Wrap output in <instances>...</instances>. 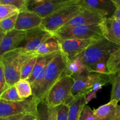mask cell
I'll return each instance as SVG.
<instances>
[{"instance_id":"obj_1","label":"cell","mask_w":120,"mask_h":120,"mask_svg":"<svg viewBox=\"0 0 120 120\" xmlns=\"http://www.w3.org/2000/svg\"><path fill=\"white\" fill-rule=\"evenodd\" d=\"M69 60L61 52L48 64L44 77L38 89L32 93V97L39 101L45 100L52 87L63 77Z\"/></svg>"},{"instance_id":"obj_2","label":"cell","mask_w":120,"mask_h":120,"mask_svg":"<svg viewBox=\"0 0 120 120\" xmlns=\"http://www.w3.org/2000/svg\"><path fill=\"white\" fill-rule=\"evenodd\" d=\"M35 56L36 55L16 49L0 56V66L3 68L7 84L9 87L15 86L21 79L22 67Z\"/></svg>"},{"instance_id":"obj_3","label":"cell","mask_w":120,"mask_h":120,"mask_svg":"<svg viewBox=\"0 0 120 120\" xmlns=\"http://www.w3.org/2000/svg\"><path fill=\"white\" fill-rule=\"evenodd\" d=\"M120 46L104 38L97 40L77 57L80 59L90 71L100 61L108 60L110 55Z\"/></svg>"},{"instance_id":"obj_4","label":"cell","mask_w":120,"mask_h":120,"mask_svg":"<svg viewBox=\"0 0 120 120\" xmlns=\"http://www.w3.org/2000/svg\"><path fill=\"white\" fill-rule=\"evenodd\" d=\"M83 8L75 0L71 4L59 9L50 16L43 19L41 28L53 34L82 12Z\"/></svg>"},{"instance_id":"obj_5","label":"cell","mask_w":120,"mask_h":120,"mask_svg":"<svg viewBox=\"0 0 120 120\" xmlns=\"http://www.w3.org/2000/svg\"><path fill=\"white\" fill-rule=\"evenodd\" d=\"M74 80L70 76H64L52 87L46 97V102L50 107L58 105H69L75 98L71 92Z\"/></svg>"},{"instance_id":"obj_6","label":"cell","mask_w":120,"mask_h":120,"mask_svg":"<svg viewBox=\"0 0 120 120\" xmlns=\"http://www.w3.org/2000/svg\"><path fill=\"white\" fill-rule=\"evenodd\" d=\"M53 35L58 41L66 39H98L103 38L100 24L62 28L54 33Z\"/></svg>"},{"instance_id":"obj_7","label":"cell","mask_w":120,"mask_h":120,"mask_svg":"<svg viewBox=\"0 0 120 120\" xmlns=\"http://www.w3.org/2000/svg\"><path fill=\"white\" fill-rule=\"evenodd\" d=\"M41 101L32 96L18 101H7L0 99V118L19 114H33L37 116L38 105Z\"/></svg>"},{"instance_id":"obj_8","label":"cell","mask_w":120,"mask_h":120,"mask_svg":"<svg viewBox=\"0 0 120 120\" xmlns=\"http://www.w3.org/2000/svg\"><path fill=\"white\" fill-rule=\"evenodd\" d=\"M71 77L74 80L71 92L75 96L80 94L87 96L92 91L96 83L104 82L109 83L110 82L109 73L101 74L94 71H86Z\"/></svg>"},{"instance_id":"obj_9","label":"cell","mask_w":120,"mask_h":120,"mask_svg":"<svg viewBox=\"0 0 120 120\" xmlns=\"http://www.w3.org/2000/svg\"><path fill=\"white\" fill-rule=\"evenodd\" d=\"M75 0H28L26 11L44 19L73 4Z\"/></svg>"},{"instance_id":"obj_10","label":"cell","mask_w":120,"mask_h":120,"mask_svg":"<svg viewBox=\"0 0 120 120\" xmlns=\"http://www.w3.org/2000/svg\"><path fill=\"white\" fill-rule=\"evenodd\" d=\"M53 36V34L46 31L41 27L32 29L27 30L25 38L18 49L23 52L35 55L38 47Z\"/></svg>"},{"instance_id":"obj_11","label":"cell","mask_w":120,"mask_h":120,"mask_svg":"<svg viewBox=\"0 0 120 120\" xmlns=\"http://www.w3.org/2000/svg\"><path fill=\"white\" fill-rule=\"evenodd\" d=\"M97 40L98 39H66L59 41V42L60 45L61 52L66 57L69 62H70L76 59Z\"/></svg>"},{"instance_id":"obj_12","label":"cell","mask_w":120,"mask_h":120,"mask_svg":"<svg viewBox=\"0 0 120 120\" xmlns=\"http://www.w3.org/2000/svg\"><path fill=\"white\" fill-rule=\"evenodd\" d=\"M83 9L91 11L104 18L111 17L117 8L112 0H76Z\"/></svg>"},{"instance_id":"obj_13","label":"cell","mask_w":120,"mask_h":120,"mask_svg":"<svg viewBox=\"0 0 120 120\" xmlns=\"http://www.w3.org/2000/svg\"><path fill=\"white\" fill-rule=\"evenodd\" d=\"M26 35V31L15 29L7 33L3 39L0 40V56L18 49Z\"/></svg>"},{"instance_id":"obj_14","label":"cell","mask_w":120,"mask_h":120,"mask_svg":"<svg viewBox=\"0 0 120 120\" xmlns=\"http://www.w3.org/2000/svg\"><path fill=\"white\" fill-rule=\"evenodd\" d=\"M100 25L103 37L120 46V20L105 18Z\"/></svg>"},{"instance_id":"obj_15","label":"cell","mask_w":120,"mask_h":120,"mask_svg":"<svg viewBox=\"0 0 120 120\" xmlns=\"http://www.w3.org/2000/svg\"><path fill=\"white\" fill-rule=\"evenodd\" d=\"M105 18L101 15L91 11L83 9L80 14L74 17L62 28H68L79 26L100 24ZM61 28V29H62Z\"/></svg>"},{"instance_id":"obj_16","label":"cell","mask_w":120,"mask_h":120,"mask_svg":"<svg viewBox=\"0 0 120 120\" xmlns=\"http://www.w3.org/2000/svg\"><path fill=\"white\" fill-rule=\"evenodd\" d=\"M42 21L43 19L35 13L27 11L20 12L18 15L15 29L27 31L41 27Z\"/></svg>"},{"instance_id":"obj_17","label":"cell","mask_w":120,"mask_h":120,"mask_svg":"<svg viewBox=\"0 0 120 120\" xmlns=\"http://www.w3.org/2000/svg\"><path fill=\"white\" fill-rule=\"evenodd\" d=\"M117 101H110L93 110L96 120H120V105Z\"/></svg>"},{"instance_id":"obj_18","label":"cell","mask_w":120,"mask_h":120,"mask_svg":"<svg viewBox=\"0 0 120 120\" xmlns=\"http://www.w3.org/2000/svg\"><path fill=\"white\" fill-rule=\"evenodd\" d=\"M58 53H55L44 55V56H38L34 69H33L29 77L26 79V80L30 84H33L34 82L38 78V77L39 76L41 72L46 69L48 64L53 59L54 57L57 55Z\"/></svg>"},{"instance_id":"obj_19","label":"cell","mask_w":120,"mask_h":120,"mask_svg":"<svg viewBox=\"0 0 120 120\" xmlns=\"http://www.w3.org/2000/svg\"><path fill=\"white\" fill-rule=\"evenodd\" d=\"M87 96L84 94L75 96L73 101L69 105L68 120H79L83 107L86 105Z\"/></svg>"},{"instance_id":"obj_20","label":"cell","mask_w":120,"mask_h":120,"mask_svg":"<svg viewBox=\"0 0 120 120\" xmlns=\"http://www.w3.org/2000/svg\"><path fill=\"white\" fill-rule=\"evenodd\" d=\"M61 52L60 45L55 36L40 45L36 49L35 55L44 56Z\"/></svg>"},{"instance_id":"obj_21","label":"cell","mask_w":120,"mask_h":120,"mask_svg":"<svg viewBox=\"0 0 120 120\" xmlns=\"http://www.w3.org/2000/svg\"><path fill=\"white\" fill-rule=\"evenodd\" d=\"M38 120H57L55 108L50 107L45 100L42 101L38 105Z\"/></svg>"},{"instance_id":"obj_22","label":"cell","mask_w":120,"mask_h":120,"mask_svg":"<svg viewBox=\"0 0 120 120\" xmlns=\"http://www.w3.org/2000/svg\"><path fill=\"white\" fill-rule=\"evenodd\" d=\"M86 71H90V70L83 64L79 58L76 57L72 61L69 62L63 76H68L72 77L75 75H79Z\"/></svg>"},{"instance_id":"obj_23","label":"cell","mask_w":120,"mask_h":120,"mask_svg":"<svg viewBox=\"0 0 120 120\" xmlns=\"http://www.w3.org/2000/svg\"><path fill=\"white\" fill-rule=\"evenodd\" d=\"M109 83L112 85L110 101H120V71L114 74L109 73Z\"/></svg>"},{"instance_id":"obj_24","label":"cell","mask_w":120,"mask_h":120,"mask_svg":"<svg viewBox=\"0 0 120 120\" xmlns=\"http://www.w3.org/2000/svg\"><path fill=\"white\" fill-rule=\"evenodd\" d=\"M107 69L109 73L120 71V48L110 55L107 62Z\"/></svg>"},{"instance_id":"obj_25","label":"cell","mask_w":120,"mask_h":120,"mask_svg":"<svg viewBox=\"0 0 120 120\" xmlns=\"http://www.w3.org/2000/svg\"><path fill=\"white\" fill-rule=\"evenodd\" d=\"M19 96L22 100L28 99L32 96L31 84L26 80L21 79L15 85Z\"/></svg>"},{"instance_id":"obj_26","label":"cell","mask_w":120,"mask_h":120,"mask_svg":"<svg viewBox=\"0 0 120 120\" xmlns=\"http://www.w3.org/2000/svg\"><path fill=\"white\" fill-rule=\"evenodd\" d=\"M0 99L7 101H18L23 100L19 96L15 86L9 87L4 92L0 94Z\"/></svg>"},{"instance_id":"obj_27","label":"cell","mask_w":120,"mask_h":120,"mask_svg":"<svg viewBox=\"0 0 120 120\" xmlns=\"http://www.w3.org/2000/svg\"><path fill=\"white\" fill-rule=\"evenodd\" d=\"M19 12L17 8L11 5L0 4V21L18 15Z\"/></svg>"},{"instance_id":"obj_28","label":"cell","mask_w":120,"mask_h":120,"mask_svg":"<svg viewBox=\"0 0 120 120\" xmlns=\"http://www.w3.org/2000/svg\"><path fill=\"white\" fill-rule=\"evenodd\" d=\"M18 15L0 21V33L6 34L8 32L15 29Z\"/></svg>"},{"instance_id":"obj_29","label":"cell","mask_w":120,"mask_h":120,"mask_svg":"<svg viewBox=\"0 0 120 120\" xmlns=\"http://www.w3.org/2000/svg\"><path fill=\"white\" fill-rule=\"evenodd\" d=\"M38 56H35L28 61L23 66L21 70V79L26 80L31 74L37 61Z\"/></svg>"},{"instance_id":"obj_30","label":"cell","mask_w":120,"mask_h":120,"mask_svg":"<svg viewBox=\"0 0 120 120\" xmlns=\"http://www.w3.org/2000/svg\"><path fill=\"white\" fill-rule=\"evenodd\" d=\"M28 0H0V4H8L17 8L19 12L26 11Z\"/></svg>"},{"instance_id":"obj_31","label":"cell","mask_w":120,"mask_h":120,"mask_svg":"<svg viewBox=\"0 0 120 120\" xmlns=\"http://www.w3.org/2000/svg\"><path fill=\"white\" fill-rule=\"evenodd\" d=\"M55 108L56 110L57 120H68L69 111V105L62 104Z\"/></svg>"},{"instance_id":"obj_32","label":"cell","mask_w":120,"mask_h":120,"mask_svg":"<svg viewBox=\"0 0 120 120\" xmlns=\"http://www.w3.org/2000/svg\"><path fill=\"white\" fill-rule=\"evenodd\" d=\"M79 120H96L93 110L87 104H86L83 107Z\"/></svg>"},{"instance_id":"obj_33","label":"cell","mask_w":120,"mask_h":120,"mask_svg":"<svg viewBox=\"0 0 120 120\" xmlns=\"http://www.w3.org/2000/svg\"><path fill=\"white\" fill-rule=\"evenodd\" d=\"M107 60H103L97 63L93 69V71L101 74L107 73L108 71L107 69Z\"/></svg>"},{"instance_id":"obj_34","label":"cell","mask_w":120,"mask_h":120,"mask_svg":"<svg viewBox=\"0 0 120 120\" xmlns=\"http://www.w3.org/2000/svg\"><path fill=\"white\" fill-rule=\"evenodd\" d=\"M9 87V86L7 84L3 68L0 66V94L4 92Z\"/></svg>"},{"instance_id":"obj_35","label":"cell","mask_w":120,"mask_h":120,"mask_svg":"<svg viewBox=\"0 0 120 120\" xmlns=\"http://www.w3.org/2000/svg\"><path fill=\"white\" fill-rule=\"evenodd\" d=\"M27 114H22L16 115V116L6 117V118H0V120H21Z\"/></svg>"},{"instance_id":"obj_36","label":"cell","mask_w":120,"mask_h":120,"mask_svg":"<svg viewBox=\"0 0 120 120\" xmlns=\"http://www.w3.org/2000/svg\"><path fill=\"white\" fill-rule=\"evenodd\" d=\"M96 93L94 91H91V92L89 93V94L86 97V104H87L89 102L91 101L94 98H97V95H96Z\"/></svg>"},{"instance_id":"obj_37","label":"cell","mask_w":120,"mask_h":120,"mask_svg":"<svg viewBox=\"0 0 120 120\" xmlns=\"http://www.w3.org/2000/svg\"><path fill=\"white\" fill-rule=\"evenodd\" d=\"M37 119V116L33 114H27L21 120H36Z\"/></svg>"},{"instance_id":"obj_38","label":"cell","mask_w":120,"mask_h":120,"mask_svg":"<svg viewBox=\"0 0 120 120\" xmlns=\"http://www.w3.org/2000/svg\"><path fill=\"white\" fill-rule=\"evenodd\" d=\"M111 17L120 20V8H117V9L115 11L114 14H113V15Z\"/></svg>"},{"instance_id":"obj_39","label":"cell","mask_w":120,"mask_h":120,"mask_svg":"<svg viewBox=\"0 0 120 120\" xmlns=\"http://www.w3.org/2000/svg\"><path fill=\"white\" fill-rule=\"evenodd\" d=\"M117 8H120V0H112Z\"/></svg>"},{"instance_id":"obj_40","label":"cell","mask_w":120,"mask_h":120,"mask_svg":"<svg viewBox=\"0 0 120 120\" xmlns=\"http://www.w3.org/2000/svg\"><path fill=\"white\" fill-rule=\"evenodd\" d=\"M36 120H37V119H36Z\"/></svg>"}]
</instances>
